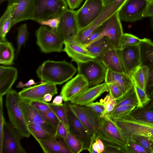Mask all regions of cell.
Instances as JSON below:
<instances>
[{
	"label": "cell",
	"mask_w": 153,
	"mask_h": 153,
	"mask_svg": "<svg viewBox=\"0 0 153 153\" xmlns=\"http://www.w3.org/2000/svg\"><path fill=\"white\" fill-rule=\"evenodd\" d=\"M76 71L71 63L65 60H48L39 66L36 73L42 82L61 85L72 78Z\"/></svg>",
	"instance_id": "obj_1"
},
{
	"label": "cell",
	"mask_w": 153,
	"mask_h": 153,
	"mask_svg": "<svg viewBox=\"0 0 153 153\" xmlns=\"http://www.w3.org/2000/svg\"><path fill=\"white\" fill-rule=\"evenodd\" d=\"M96 134L102 141L105 147L114 148L121 153H128L126 143L120 128L108 116L101 118Z\"/></svg>",
	"instance_id": "obj_2"
},
{
	"label": "cell",
	"mask_w": 153,
	"mask_h": 153,
	"mask_svg": "<svg viewBox=\"0 0 153 153\" xmlns=\"http://www.w3.org/2000/svg\"><path fill=\"white\" fill-rule=\"evenodd\" d=\"M19 93L11 89L7 94L5 105L10 123L21 137H29L30 134L20 105Z\"/></svg>",
	"instance_id": "obj_3"
},
{
	"label": "cell",
	"mask_w": 153,
	"mask_h": 153,
	"mask_svg": "<svg viewBox=\"0 0 153 153\" xmlns=\"http://www.w3.org/2000/svg\"><path fill=\"white\" fill-rule=\"evenodd\" d=\"M112 119L120 128L126 143L134 135L148 137L153 140L152 123L137 119L131 114Z\"/></svg>",
	"instance_id": "obj_4"
},
{
	"label": "cell",
	"mask_w": 153,
	"mask_h": 153,
	"mask_svg": "<svg viewBox=\"0 0 153 153\" xmlns=\"http://www.w3.org/2000/svg\"><path fill=\"white\" fill-rule=\"evenodd\" d=\"M65 0H34L33 20H39L60 16L67 10Z\"/></svg>",
	"instance_id": "obj_5"
},
{
	"label": "cell",
	"mask_w": 153,
	"mask_h": 153,
	"mask_svg": "<svg viewBox=\"0 0 153 153\" xmlns=\"http://www.w3.org/2000/svg\"><path fill=\"white\" fill-rule=\"evenodd\" d=\"M127 0H115L105 7L97 18L89 25L80 30L73 40L74 42L83 46L92 33L108 18L119 11Z\"/></svg>",
	"instance_id": "obj_6"
},
{
	"label": "cell",
	"mask_w": 153,
	"mask_h": 153,
	"mask_svg": "<svg viewBox=\"0 0 153 153\" xmlns=\"http://www.w3.org/2000/svg\"><path fill=\"white\" fill-rule=\"evenodd\" d=\"M36 43L41 51L48 53L63 51L64 41L56 30L42 26L36 32Z\"/></svg>",
	"instance_id": "obj_7"
},
{
	"label": "cell",
	"mask_w": 153,
	"mask_h": 153,
	"mask_svg": "<svg viewBox=\"0 0 153 153\" xmlns=\"http://www.w3.org/2000/svg\"><path fill=\"white\" fill-rule=\"evenodd\" d=\"M77 64L78 74L85 77L89 87L101 84L105 80L107 69L99 59L96 58Z\"/></svg>",
	"instance_id": "obj_8"
},
{
	"label": "cell",
	"mask_w": 153,
	"mask_h": 153,
	"mask_svg": "<svg viewBox=\"0 0 153 153\" xmlns=\"http://www.w3.org/2000/svg\"><path fill=\"white\" fill-rule=\"evenodd\" d=\"M104 7L102 0H86L82 7L76 11L77 20L80 30L94 21Z\"/></svg>",
	"instance_id": "obj_9"
},
{
	"label": "cell",
	"mask_w": 153,
	"mask_h": 153,
	"mask_svg": "<svg viewBox=\"0 0 153 153\" xmlns=\"http://www.w3.org/2000/svg\"><path fill=\"white\" fill-rule=\"evenodd\" d=\"M68 105L74 114L92 136L96 134L101 118L90 107L71 103Z\"/></svg>",
	"instance_id": "obj_10"
},
{
	"label": "cell",
	"mask_w": 153,
	"mask_h": 153,
	"mask_svg": "<svg viewBox=\"0 0 153 153\" xmlns=\"http://www.w3.org/2000/svg\"><path fill=\"white\" fill-rule=\"evenodd\" d=\"M149 3L148 0H127L118 11L120 20L133 22L141 19Z\"/></svg>",
	"instance_id": "obj_11"
},
{
	"label": "cell",
	"mask_w": 153,
	"mask_h": 153,
	"mask_svg": "<svg viewBox=\"0 0 153 153\" xmlns=\"http://www.w3.org/2000/svg\"><path fill=\"white\" fill-rule=\"evenodd\" d=\"M69 126L68 131L82 143L84 150L90 147L92 135L71 110L68 102L64 103Z\"/></svg>",
	"instance_id": "obj_12"
},
{
	"label": "cell",
	"mask_w": 153,
	"mask_h": 153,
	"mask_svg": "<svg viewBox=\"0 0 153 153\" xmlns=\"http://www.w3.org/2000/svg\"><path fill=\"white\" fill-rule=\"evenodd\" d=\"M11 11V27L21 21L33 20L34 0H9Z\"/></svg>",
	"instance_id": "obj_13"
},
{
	"label": "cell",
	"mask_w": 153,
	"mask_h": 153,
	"mask_svg": "<svg viewBox=\"0 0 153 153\" xmlns=\"http://www.w3.org/2000/svg\"><path fill=\"white\" fill-rule=\"evenodd\" d=\"M79 30L76 11L68 9L60 16L56 30L64 42L73 41Z\"/></svg>",
	"instance_id": "obj_14"
},
{
	"label": "cell",
	"mask_w": 153,
	"mask_h": 153,
	"mask_svg": "<svg viewBox=\"0 0 153 153\" xmlns=\"http://www.w3.org/2000/svg\"><path fill=\"white\" fill-rule=\"evenodd\" d=\"M21 137L10 123L5 121L3 130V153H26L21 143Z\"/></svg>",
	"instance_id": "obj_15"
},
{
	"label": "cell",
	"mask_w": 153,
	"mask_h": 153,
	"mask_svg": "<svg viewBox=\"0 0 153 153\" xmlns=\"http://www.w3.org/2000/svg\"><path fill=\"white\" fill-rule=\"evenodd\" d=\"M57 93L56 85L41 81V83L39 85L23 87L19 94L21 99L29 101L42 100L44 96L47 94H50L53 96Z\"/></svg>",
	"instance_id": "obj_16"
},
{
	"label": "cell",
	"mask_w": 153,
	"mask_h": 153,
	"mask_svg": "<svg viewBox=\"0 0 153 153\" xmlns=\"http://www.w3.org/2000/svg\"><path fill=\"white\" fill-rule=\"evenodd\" d=\"M119 51L124 72L131 77L141 64L139 44L119 49Z\"/></svg>",
	"instance_id": "obj_17"
},
{
	"label": "cell",
	"mask_w": 153,
	"mask_h": 153,
	"mask_svg": "<svg viewBox=\"0 0 153 153\" xmlns=\"http://www.w3.org/2000/svg\"><path fill=\"white\" fill-rule=\"evenodd\" d=\"M105 36L110 39L113 46L120 49V43L123 31L118 11L105 20L100 25Z\"/></svg>",
	"instance_id": "obj_18"
},
{
	"label": "cell",
	"mask_w": 153,
	"mask_h": 153,
	"mask_svg": "<svg viewBox=\"0 0 153 153\" xmlns=\"http://www.w3.org/2000/svg\"><path fill=\"white\" fill-rule=\"evenodd\" d=\"M141 65L147 66L149 69V76L146 92L153 96V42L150 39H141L139 44Z\"/></svg>",
	"instance_id": "obj_19"
},
{
	"label": "cell",
	"mask_w": 153,
	"mask_h": 153,
	"mask_svg": "<svg viewBox=\"0 0 153 153\" xmlns=\"http://www.w3.org/2000/svg\"><path fill=\"white\" fill-rule=\"evenodd\" d=\"M109 91L107 83L88 87L73 97L69 101L72 104L87 106L93 102L101 94Z\"/></svg>",
	"instance_id": "obj_20"
},
{
	"label": "cell",
	"mask_w": 153,
	"mask_h": 153,
	"mask_svg": "<svg viewBox=\"0 0 153 153\" xmlns=\"http://www.w3.org/2000/svg\"><path fill=\"white\" fill-rule=\"evenodd\" d=\"M20 103L28 125L33 124L39 125L50 133L56 134V128L51 124L46 122L39 111L31 106L27 101L20 98Z\"/></svg>",
	"instance_id": "obj_21"
},
{
	"label": "cell",
	"mask_w": 153,
	"mask_h": 153,
	"mask_svg": "<svg viewBox=\"0 0 153 153\" xmlns=\"http://www.w3.org/2000/svg\"><path fill=\"white\" fill-rule=\"evenodd\" d=\"M89 87L88 82L82 75L78 74L62 87L60 93L65 102L70 101L73 97Z\"/></svg>",
	"instance_id": "obj_22"
},
{
	"label": "cell",
	"mask_w": 153,
	"mask_h": 153,
	"mask_svg": "<svg viewBox=\"0 0 153 153\" xmlns=\"http://www.w3.org/2000/svg\"><path fill=\"white\" fill-rule=\"evenodd\" d=\"M64 44L63 51L71 58L72 62L77 63L85 62L96 58L85 47L73 41H65Z\"/></svg>",
	"instance_id": "obj_23"
},
{
	"label": "cell",
	"mask_w": 153,
	"mask_h": 153,
	"mask_svg": "<svg viewBox=\"0 0 153 153\" xmlns=\"http://www.w3.org/2000/svg\"><path fill=\"white\" fill-rule=\"evenodd\" d=\"M17 76L18 71L16 68L0 66V97H3L11 89Z\"/></svg>",
	"instance_id": "obj_24"
},
{
	"label": "cell",
	"mask_w": 153,
	"mask_h": 153,
	"mask_svg": "<svg viewBox=\"0 0 153 153\" xmlns=\"http://www.w3.org/2000/svg\"><path fill=\"white\" fill-rule=\"evenodd\" d=\"M105 81L107 83H115L124 95L133 87L131 77L125 73L114 72L107 69Z\"/></svg>",
	"instance_id": "obj_25"
},
{
	"label": "cell",
	"mask_w": 153,
	"mask_h": 153,
	"mask_svg": "<svg viewBox=\"0 0 153 153\" xmlns=\"http://www.w3.org/2000/svg\"><path fill=\"white\" fill-rule=\"evenodd\" d=\"M37 141L45 153H71L64 139L58 135L55 139Z\"/></svg>",
	"instance_id": "obj_26"
},
{
	"label": "cell",
	"mask_w": 153,
	"mask_h": 153,
	"mask_svg": "<svg viewBox=\"0 0 153 153\" xmlns=\"http://www.w3.org/2000/svg\"><path fill=\"white\" fill-rule=\"evenodd\" d=\"M119 50L111 48L105 53L99 59L107 69L118 73H124Z\"/></svg>",
	"instance_id": "obj_27"
},
{
	"label": "cell",
	"mask_w": 153,
	"mask_h": 153,
	"mask_svg": "<svg viewBox=\"0 0 153 153\" xmlns=\"http://www.w3.org/2000/svg\"><path fill=\"white\" fill-rule=\"evenodd\" d=\"M85 47L90 53L99 59L108 51L114 48L110 39L106 36L102 37Z\"/></svg>",
	"instance_id": "obj_28"
},
{
	"label": "cell",
	"mask_w": 153,
	"mask_h": 153,
	"mask_svg": "<svg viewBox=\"0 0 153 153\" xmlns=\"http://www.w3.org/2000/svg\"><path fill=\"white\" fill-rule=\"evenodd\" d=\"M14 49L12 43L7 40L0 42V64L9 65L14 64Z\"/></svg>",
	"instance_id": "obj_29"
},
{
	"label": "cell",
	"mask_w": 153,
	"mask_h": 153,
	"mask_svg": "<svg viewBox=\"0 0 153 153\" xmlns=\"http://www.w3.org/2000/svg\"><path fill=\"white\" fill-rule=\"evenodd\" d=\"M149 74L148 68L141 64L134 71L131 77L132 81L146 92Z\"/></svg>",
	"instance_id": "obj_30"
},
{
	"label": "cell",
	"mask_w": 153,
	"mask_h": 153,
	"mask_svg": "<svg viewBox=\"0 0 153 153\" xmlns=\"http://www.w3.org/2000/svg\"><path fill=\"white\" fill-rule=\"evenodd\" d=\"M28 130L37 140L56 139V134H52L45 130L40 126L33 124L28 125Z\"/></svg>",
	"instance_id": "obj_31"
},
{
	"label": "cell",
	"mask_w": 153,
	"mask_h": 153,
	"mask_svg": "<svg viewBox=\"0 0 153 153\" xmlns=\"http://www.w3.org/2000/svg\"><path fill=\"white\" fill-rule=\"evenodd\" d=\"M64 140L71 153H79L84 150L81 141L69 131Z\"/></svg>",
	"instance_id": "obj_32"
},
{
	"label": "cell",
	"mask_w": 153,
	"mask_h": 153,
	"mask_svg": "<svg viewBox=\"0 0 153 153\" xmlns=\"http://www.w3.org/2000/svg\"><path fill=\"white\" fill-rule=\"evenodd\" d=\"M47 104L50 108L54 112L57 117L65 126L68 131L69 126L66 113L64 104L56 105L52 103Z\"/></svg>",
	"instance_id": "obj_33"
},
{
	"label": "cell",
	"mask_w": 153,
	"mask_h": 153,
	"mask_svg": "<svg viewBox=\"0 0 153 153\" xmlns=\"http://www.w3.org/2000/svg\"><path fill=\"white\" fill-rule=\"evenodd\" d=\"M135 118L153 123V110L144 107L136 108L130 114Z\"/></svg>",
	"instance_id": "obj_34"
},
{
	"label": "cell",
	"mask_w": 153,
	"mask_h": 153,
	"mask_svg": "<svg viewBox=\"0 0 153 153\" xmlns=\"http://www.w3.org/2000/svg\"><path fill=\"white\" fill-rule=\"evenodd\" d=\"M133 85L138 100L136 108H142L146 106L151 100L146 91L141 88L135 82L132 81Z\"/></svg>",
	"instance_id": "obj_35"
},
{
	"label": "cell",
	"mask_w": 153,
	"mask_h": 153,
	"mask_svg": "<svg viewBox=\"0 0 153 153\" xmlns=\"http://www.w3.org/2000/svg\"><path fill=\"white\" fill-rule=\"evenodd\" d=\"M138 105V100L133 87L121 99L117 101L115 108L120 106H135L136 108Z\"/></svg>",
	"instance_id": "obj_36"
},
{
	"label": "cell",
	"mask_w": 153,
	"mask_h": 153,
	"mask_svg": "<svg viewBox=\"0 0 153 153\" xmlns=\"http://www.w3.org/2000/svg\"><path fill=\"white\" fill-rule=\"evenodd\" d=\"M130 141H133L138 143L148 153H153V140L150 138L142 136L134 135L131 137L128 142Z\"/></svg>",
	"instance_id": "obj_37"
},
{
	"label": "cell",
	"mask_w": 153,
	"mask_h": 153,
	"mask_svg": "<svg viewBox=\"0 0 153 153\" xmlns=\"http://www.w3.org/2000/svg\"><path fill=\"white\" fill-rule=\"evenodd\" d=\"M136 108L135 106L123 105L114 108L108 116L112 119L130 114Z\"/></svg>",
	"instance_id": "obj_38"
},
{
	"label": "cell",
	"mask_w": 153,
	"mask_h": 153,
	"mask_svg": "<svg viewBox=\"0 0 153 153\" xmlns=\"http://www.w3.org/2000/svg\"><path fill=\"white\" fill-rule=\"evenodd\" d=\"M141 39L130 33H125L123 34L120 41V49L134 45H139Z\"/></svg>",
	"instance_id": "obj_39"
},
{
	"label": "cell",
	"mask_w": 153,
	"mask_h": 153,
	"mask_svg": "<svg viewBox=\"0 0 153 153\" xmlns=\"http://www.w3.org/2000/svg\"><path fill=\"white\" fill-rule=\"evenodd\" d=\"M28 36V32L27 25L24 24L19 27L18 29L17 36V54L19 53L22 46L24 45Z\"/></svg>",
	"instance_id": "obj_40"
},
{
	"label": "cell",
	"mask_w": 153,
	"mask_h": 153,
	"mask_svg": "<svg viewBox=\"0 0 153 153\" xmlns=\"http://www.w3.org/2000/svg\"><path fill=\"white\" fill-rule=\"evenodd\" d=\"M11 27V17L2 16L0 20V41H6V35Z\"/></svg>",
	"instance_id": "obj_41"
},
{
	"label": "cell",
	"mask_w": 153,
	"mask_h": 153,
	"mask_svg": "<svg viewBox=\"0 0 153 153\" xmlns=\"http://www.w3.org/2000/svg\"><path fill=\"white\" fill-rule=\"evenodd\" d=\"M105 149V146L101 140L96 134L92 135L88 152L90 153H103Z\"/></svg>",
	"instance_id": "obj_42"
},
{
	"label": "cell",
	"mask_w": 153,
	"mask_h": 153,
	"mask_svg": "<svg viewBox=\"0 0 153 153\" xmlns=\"http://www.w3.org/2000/svg\"><path fill=\"white\" fill-rule=\"evenodd\" d=\"M38 111L44 120L52 125L56 130L60 121L54 112L51 109L45 111Z\"/></svg>",
	"instance_id": "obj_43"
},
{
	"label": "cell",
	"mask_w": 153,
	"mask_h": 153,
	"mask_svg": "<svg viewBox=\"0 0 153 153\" xmlns=\"http://www.w3.org/2000/svg\"><path fill=\"white\" fill-rule=\"evenodd\" d=\"M103 102L105 107L103 115V117L105 115L108 116L110 113L113 110L117 104V100L109 93L106 95L103 100Z\"/></svg>",
	"instance_id": "obj_44"
},
{
	"label": "cell",
	"mask_w": 153,
	"mask_h": 153,
	"mask_svg": "<svg viewBox=\"0 0 153 153\" xmlns=\"http://www.w3.org/2000/svg\"><path fill=\"white\" fill-rule=\"evenodd\" d=\"M110 94L117 101L122 99L124 96L122 91L114 83H107Z\"/></svg>",
	"instance_id": "obj_45"
},
{
	"label": "cell",
	"mask_w": 153,
	"mask_h": 153,
	"mask_svg": "<svg viewBox=\"0 0 153 153\" xmlns=\"http://www.w3.org/2000/svg\"><path fill=\"white\" fill-rule=\"evenodd\" d=\"M3 97H0V153H3V139L5 119L3 113Z\"/></svg>",
	"instance_id": "obj_46"
},
{
	"label": "cell",
	"mask_w": 153,
	"mask_h": 153,
	"mask_svg": "<svg viewBox=\"0 0 153 153\" xmlns=\"http://www.w3.org/2000/svg\"><path fill=\"white\" fill-rule=\"evenodd\" d=\"M60 16L48 19L46 20H39L37 22L42 26H47L53 30H56L58 28L60 20Z\"/></svg>",
	"instance_id": "obj_47"
},
{
	"label": "cell",
	"mask_w": 153,
	"mask_h": 153,
	"mask_svg": "<svg viewBox=\"0 0 153 153\" xmlns=\"http://www.w3.org/2000/svg\"><path fill=\"white\" fill-rule=\"evenodd\" d=\"M104 36L103 29L100 26L92 33L86 40L83 46L85 47Z\"/></svg>",
	"instance_id": "obj_48"
},
{
	"label": "cell",
	"mask_w": 153,
	"mask_h": 153,
	"mask_svg": "<svg viewBox=\"0 0 153 153\" xmlns=\"http://www.w3.org/2000/svg\"><path fill=\"white\" fill-rule=\"evenodd\" d=\"M128 153H148L141 146L133 141H130L127 143Z\"/></svg>",
	"instance_id": "obj_49"
},
{
	"label": "cell",
	"mask_w": 153,
	"mask_h": 153,
	"mask_svg": "<svg viewBox=\"0 0 153 153\" xmlns=\"http://www.w3.org/2000/svg\"><path fill=\"white\" fill-rule=\"evenodd\" d=\"M87 106L92 108L101 118L103 117L105 107L103 100H101L100 102H93Z\"/></svg>",
	"instance_id": "obj_50"
},
{
	"label": "cell",
	"mask_w": 153,
	"mask_h": 153,
	"mask_svg": "<svg viewBox=\"0 0 153 153\" xmlns=\"http://www.w3.org/2000/svg\"><path fill=\"white\" fill-rule=\"evenodd\" d=\"M27 101L31 106L38 111H45L51 110L48 106L47 102H44L42 100Z\"/></svg>",
	"instance_id": "obj_51"
},
{
	"label": "cell",
	"mask_w": 153,
	"mask_h": 153,
	"mask_svg": "<svg viewBox=\"0 0 153 153\" xmlns=\"http://www.w3.org/2000/svg\"><path fill=\"white\" fill-rule=\"evenodd\" d=\"M68 132V131L65 126L60 121L56 129V135L65 139L67 135Z\"/></svg>",
	"instance_id": "obj_52"
},
{
	"label": "cell",
	"mask_w": 153,
	"mask_h": 153,
	"mask_svg": "<svg viewBox=\"0 0 153 153\" xmlns=\"http://www.w3.org/2000/svg\"><path fill=\"white\" fill-rule=\"evenodd\" d=\"M70 10H74L78 8L83 0H65Z\"/></svg>",
	"instance_id": "obj_53"
},
{
	"label": "cell",
	"mask_w": 153,
	"mask_h": 153,
	"mask_svg": "<svg viewBox=\"0 0 153 153\" xmlns=\"http://www.w3.org/2000/svg\"><path fill=\"white\" fill-rule=\"evenodd\" d=\"M153 16V0L149 2V3L146 12L144 14V17H149Z\"/></svg>",
	"instance_id": "obj_54"
},
{
	"label": "cell",
	"mask_w": 153,
	"mask_h": 153,
	"mask_svg": "<svg viewBox=\"0 0 153 153\" xmlns=\"http://www.w3.org/2000/svg\"><path fill=\"white\" fill-rule=\"evenodd\" d=\"M38 83V82H35L33 79H30L26 83L24 84L23 83L22 81H20L17 85L16 88H19L25 87H29Z\"/></svg>",
	"instance_id": "obj_55"
},
{
	"label": "cell",
	"mask_w": 153,
	"mask_h": 153,
	"mask_svg": "<svg viewBox=\"0 0 153 153\" xmlns=\"http://www.w3.org/2000/svg\"><path fill=\"white\" fill-rule=\"evenodd\" d=\"M63 100L62 97L61 95H58L54 98L52 103L56 105H60L62 103Z\"/></svg>",
	"instance_id": "obj_56"
},
{
	"label": "cell",
	"mask_w": 153,
	"mask_h": 153,
	"mask_svg": "<svg viewBox=\"0 0 153 153\" xmlns=\"http://www.w3.org/2000/svg\"><path fill=\"white\" fill-rule=\"evenodd\" d=\"M53 96L50 94H47L44 96L42 100L43 101L48 102L50 101L52 98Z\"/></svg>",
	"instance_id": "obj_57"
},
{
	"label": "cell",
	"mask_w": 153,
	"mask_h": 153,
	"mask_svg": "<svg viewBox=\"0 0 153 153\" xmlns=\"http://www.w3.org/2000/svg\"><path fill=\"white\" fill-rule=\"evenodd\" d=\"M150 101L144 108L153 110V97H152Z\"/></svg>",
	"instance_id": "obj_58"
},
{
	"label": "cell",
	"mask_w": 153,
	"mask_h": 153,
	"mask_svg": "<svg viewBox=\"0 0 153 153\" xmlns=\"http://www.w3.org/2000/svg\"><path fill=\"white\" fill-rule=\"evenodd\" d=\"M150 20L151 28L153 31V16L150 17Z\"/></svg>",
	"instance_id": "obj_59"
},
{
	"label": "cell",
	"mask_w": 153,
	"mask_h": 153,
	"mask_svg": "<svg viewBox=\"0 0 153 153\" xmlns=\"http://www.w3.org/2000/svg\"><path fill=\"white\" fill-rule=\"evenodd\" d=\"M9 0H0V3L1 4V3L3 2L4 1H8Z\"/></svg>",
	"instance_id": "obj_60"
},
{
	"label": "cell",
	"mask_w": 153,
	"mask_h": 153,
	"mask_svg": "<svg viewBox=\"0 0 153 153\" xmlns=\"http://www.w3.org/2000/svg\"><path fill=\"white\" fill-rule=\"evenodd\" d=\"M149 2L150 1L152 0H148Z\"/></svg>",
	"instance_id": "obj_61"
},
{
	"label": "cell",
	"mask_w": 153,
	"mask_h": 153,
	"mask_svg": "<svg viewBox=\"0 0 153 153\" xmlns=\"http://www.w3.org/2000/svg\"><path fill=\"white\" fill-rule=\"evenodd\" d=\"M152 123L153 124V123Z\"/></svg>",
	"instance_id": "obj_62"
},
{
	"label": "cell",
	"mask_w": 153,
	"mask_h": 153,
	"mask_svg": "<svg viewBox=\"0 0 153 153\" xmlns=\"http://www.w3.org/2000/svg\"><path fill=\"white\" fill-rule=\"evenodd\" d=\"M152 97H153V96Z\"/></svg>",
	"instance_id": "obj_63"
}]
</instances>
